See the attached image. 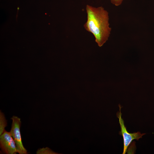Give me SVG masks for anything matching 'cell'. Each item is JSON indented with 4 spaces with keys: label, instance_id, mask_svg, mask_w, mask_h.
I'll return each instance as SVG.
<instances>
[{
    "label": "cell",
    "instance_id": "cell-3",
    "mask_svg": "<svg viewBox=\"0 0 154 154\" xmlns=\"http://www.w3.org/2000/svg\"><path fill=\"white\" fill-rule=\"evenodd\" d=\"M12 123L10 133L16 143L17 153L19 154H27V150L23 145L20 133L21 119L13 116L11 118Z\"/></svg>",
    "mask_w": 154,
    "mask_h": 154
},
{
    "label": "cell",
    "instance_id": "cell-4",
    "mask_svg": "<svg viewBox=\"0 0 154 154\" xmlns=\"http://www.w3.org/2000/svg\"><path fill=\"white\" fill-rule=\"evenodd\" d=\"M0 147L2 152L6 154L17 153L15 142L9 132L5 130L0 136Z\"/></svg>",
    "mask_w": 154,
    "mask_h": 154
},
{
    "label": "cell",
    "instance_id": "cell-1",
    "mask_svg": "<svg viewBox=\"0 0 154 154\" xmlns=\"http://www.w3.org/2000/svg\"><path fill=\"white\" fill-rule=\"evenodd\" d=\"M87 20L84 26L94 35L98 46L101 47L108 40L111 30L108 12L103 7H86Z\"/></svg>",
    "mask_w": 154,
    "mask_h": 154
},
{
    "label": "cell",
    "instance_id": "cell-2",
    "mask_svg": "<svg viewBox=\"0 0 154 154\" xmlns=\"http://www.w3.org/2000/svg\"><path fill=\"white\" fill-rule=\"evenodd\" d=\"M119 112L117 113V116L118 118L119 123L121 131H119V134L123 137V154H125L127 152V150L128 146L133 140L136 139L138 141L142 136L146 134L145 133H141L140 132L130 133L128 132L125 126L124 121L121 117L122 113L121 112V107L120 105Z\"/></svg>",
    "mask_w": 154,
    "mask_h": 154
},
{
    "label": "cell",
    "instance_id": "cell-5",
    "mask_svg": "<svg viewBox=\"0 0 154 154\" xmlns=\"http://www.w3.org/2000/svg\"><path fill=\"white\" fill-rule=\"evenodd\" d=\"M7 121L4 114L0 112V135L5 131V128L7 126Z\"/></svg>",
    "mask_w": 154,
    "mask_h": 154
},
{
    "label": "cell",
    "instance_id": "cell-7",
    "mask_svg": "<svg viewBox=\"0 0 154 154\" xmlns=\"http://www.w3.org/2000/svg\"><path fill=\"white\" fill-rule=\"evenodd\" d=\"M111 2L114 5L117 6L120 5L122 3L123 0H110Z\"/></svg>",
    "mask_w": 154,
    "mask_h": 154
},
{
    "label": "cell",
    "instance_id": "cell-6",
    "mask_svg": "<svg viewBox=\"0 0 154 154\" xmlns=\"http://www.w3.org/2000/svg\"><path fill=\"white\" fill-rule=\"evenodd\" d=\"M37 154H52L56 153L48 147L42 148L38 149L36 152Z\"/></svg>",
    "mask_w": 154,
    "mask_h": 154
}]
</instances>
